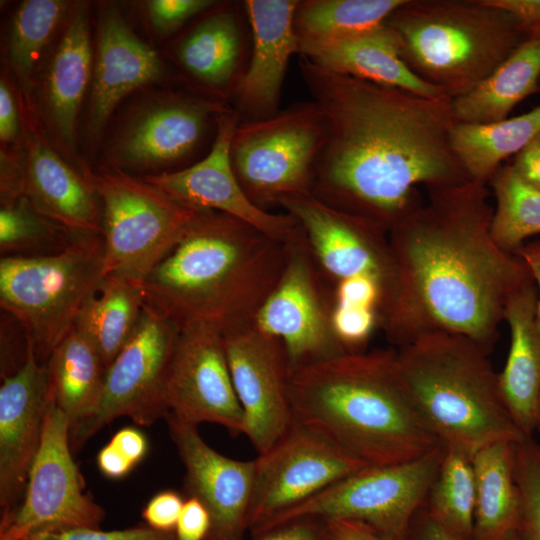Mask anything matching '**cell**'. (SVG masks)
I'll return each instance as SVG.
<instances>
[{
    "label": "cell",
    "mask_w": 540,
    "mask_h": 540,
    "mask_svg": "<svg viewBox=\"0 0 540 540\" xmlns=\"http://www.w3.org/2000/svg\"><path fill=\"white\" fill-rule=\"evenodd\" d=\"M299 68L327 124L310 192L323 203L389 232L424 203L419 185L471 180L451 148V99L337 74L304 57Z\"/></svg>",
    "instance_id": "6da1fadb"
},
{
    "label": "cell",
    "mask_w": 540,
    "mask_h": 540,
    "mask_svg": "<svg viewBox=\"0 0 540 540\" xmlns=\"http://www.w3.org/2000/svg\"><path fill=\"white\" fill-rule=\"evenodd\" d=\"M486 185L468 180L427 188L424 203L388 232L401 297L386 338L398 348L443 330L489 354L509 298L532 278L524 261L492 236Z\"/></svg>",
    "instance_id": "7a4b0ae2"
},
{
    "label": "cell",
    "mask_w": 540,
    "mask_h": 540,
    "mask_svg": "<svg viewBox=\"0 0 540 540\" xmlns=\"http://www.w3.org/2000/svg\"><path fill=\"white\" fill-rule=\"evenodd\" d=\"M286 244L225 213L198 210L143 280L145 303L179 330L204 325L222 334L252 323L276 285Z\"/></svg>",
    "instance_id": "3957f363"
},
{
    "label": "cell",
    "mask_w": 540,
    "mask_h": 540,
    "mask_svg": "<svg viewBox=\"0 0 540 540\" xmlns=\"http://www.w3.org/2000/svg\"><path fill=\"white\" fill-rule=\"evenodd\" d=\"M293 420L369 466L410 461L441 442L422 421L396 351L344 353L293 371Z\"/></svg>",
    "instance_id": "277c9868"
},
{
    "label": "cell",
    "mask_w": 540,
    "mask_h": 540,
    "mask_svg": "<svg viewBox=\"0 0 540 540\" xmlns=\"http://www.w3.org/2000/svg\"><path fill=\"white\" fill-rule=\"evenodd\" d=\"M396 356L422 421L446 447L472 458L492 443L526 438L504 406L488 354L473 340L428 331Z\"/></svg>",
    "instance_id": "5b68a950"
},
{
    "label": "cell",
    "mask_w": 540,
    "mask_h": 540,
    "mask_svg": "<svg viewBox=\"0 0 540 540\" xmlns=\"http://www.w3.org/2000/svg\"><path fill=\"white\" fill-rule=\"evenodd\" d=\"M385 23L409 69L450 99L471 91L526 40L514 17L487 0H405Z\"/></svg>",
    "instance_id": "8992f818"
},
{
    "label": "cell",
    "mask_w": 540,
    "mask_h": 540,
    "mask_svg": "<svg viewBox=\"0 0 540 540\" xmlns=\"http://www.w3.org/2000/svg\"><path fill=\"white\" fill-rule=\"evenodd\" d=\"M105 277L102 236H82L53 255L1 257L0 305L47 363Z\"/></svg>",
    "instance_id": "52a82bcc"
},
{
    "label": "cell",
    "mask_w": 540,
    "mask_h": 540,
    "mask_svg": "<svg viewBox=\"0 0 540 540\" xmlns=\"http://www.w3.org/2000/svg\"><path fill=\"white\" fill-rule=\"evenodd\" d=\"M327 124L312 100L258 121L239 122L231 140L234 173L247 196L268 211L285 197L311 192Z\"/></svg>",
    "instance_id": "ba28073f"
},
{
    "label": "cell",
    "mask_w": 540,
    "mask_h": 540,
    "mask_svg": "<svg viewBox=\"0 0 540 540\" xmlns=\"http://www.w3.org/2000/svg\"><path fill=\"white\" fill-rule=\"evenodd\" d=\"M103 203L105 275L142 284L181 238L198 210L186 207L143 178L115 167L85 173Z\"/></svg>",
    "instance_id": "9c48e42d"
},
{
    "label": "cell",
    "mask_w": 540,
    "mask_h": 540,
    "mask_svg": "<svg viewBox=\"0 0 540 540\" xmlns=\"http://www.w3.org/2000/svg\"><path fill=\"white\" fill-rule=\"evenodd\" d=\"M445 451L446 446L440 443L410 461L364 467L276 516L251 536L294 518L315 516L359 522L383 540H402L425 503Z\"/></svg>",
    "instance_id": "30bf717a"
},
{
    "label": "cell",
    "mask_w": 540,
    "mask_h": 540,
    "mask_svg": "<svg viewBox=\"0 0 540 540\" xmlns=\"http://www.w3.org/2000/svg\"><path fill=\"white\" fill-rule=\"evenodd\" d=\"M279 207L299 223L308 248L326 280L365 276L382 289L379 328L395 318L400 305V283L388 232L361 217L335 209L311 193L288 196Z\"/></svg>",
    "instance_id": "8fae6325"
},
{
    "label": "cell",
    "mask_w": 540,
    "mask_h": 540,
    "mask_svg": "<svg viewBox=\"0 0 540 540\" xmlns=\"http://www.w3.org/2000/svg\"><path fill=\"white\" fill-rule=\"evenodd\" d=\"M71 451L69 422L51 393L24 497L1 520L0 540L32 539L67 529L99 527L104 511L84 493Z\"/></svg>",
    "instance_id": "7c38bea8"
},
{
    "label": "cell",
    "mask_w": 540,
    "mask_h": 540,
    "mask_svg": "<svg viewBox=\"0 0 540 540\" xmlns=\"http://www.w3.org/2000/svg\"><path fill=\"white\" fill-rule=\"evenodd\" d=\"M324 280L301 230L286 243L281 275L253 320L282 343L291 373L346 353L332 328L334 290Z\"/></svg>",
    "instance_id": "4fadbf2b"
},
{
    "label": "cell",
    "mask_w": 540,
    "mask_h": 540,
    "mask_svg": "<svg viewBox=\"0 0 540 540\" xmlns=\"http://www.w3.org/2000/svg\"><path fill=\"white\" fill-rule=\"evenodd\" d=\"M178 334L171 321L145 303L135 331L106 369L96 410L70 432L72 451L118 417L144 426L165 417L163 388Z\"/></svg>",
    "instance_id": "5bb4252c"
},
{
    "label": "cell",
    "mask_w": 540,
    "mask_h": 540,
    "mask_svg": "<svg viewBox=\"0 0 540 540\" xmlns=\"http://www.w3.org/2000/svg\"><path fill=\"white\" fill-rule=\"evenodd\" d=\"M255 460L248 531L310 499L366 465L322 434L293 420Z\"/></svg>",
    "instance_id": "9a60e30c"
},
{
    "label": "cell",
    "mask_w": 540,
    "mask_h": 540,
    "mask_svg": "<svg viewBox=\"0 0 540 540\" xmlns=\"http://www.w3.org/2000/svg\"><path fill=\"white\" fill-rule=\"evenodd\" d=\"M163 405L166 414L183 422L196 426L215 423L232 436L244 434V413L220 331L204 325L179 330L165 378Z\"/></svg>",
    "instance_id": "2e32d148"
},
{
    "label": "cell",
    "mask_w": 540,
    "mask_h": 540,
    "mask_svg": "<svg viewBox=\"0 0 540 540\" xmlns=\"http://www.w3.org/2000/svg\"><path fill=\"white\" fill-rule=\"evenodd\" d=\"M233 386L244 413V435L258 454L293 422L290 366L282 343L249 323L223 333Z\"/></svg>",
    "instance_id": "e0dca14e"
},
{
    "label": "cell",
    "mask_w": 540,
    "mask_h": 540,
    "mask_svg": "<svg viewBox=\"0 0 540 540\" xmlns=\"http://www.w3.org/2000/svg\"><path fill=\"white\" fill-rule=\"evenodd\" d=\"M239 122L234 108H228L217 118L212 147L203 159L181 170L149 174L143 179L186 207L225 213L286 244L301 232L298 221L288 213H271L256 206L234 173L230 146Z\"/></svg>",
    "instance_id": "ac0fdd59"
},
{
    "label": "cell",
    "mask_w": 540,
    "mask_h": 540,
    "mask_svg": "<svg viewBox=\"0 0 540 540\" xmlns=\"http://www.w3.org/2000/svg\"><path fill=\"white\" fill-rule=\"evenodd\" d=\"M0 387L1 520L21 503L32 463L39 450L51 397L47 363L36 358L27 339L24 363L2 377Z\"/></svg>",
    "instance_id": "d6986e66"
},
{
    "label": "cell",
    "mask_w": 540,
    "mask_h": 540,
    "mask_svg": "<svg viewBox=\"0 0 540 540\" xmlns=\"http://www.w3.org/2000/svg\"><path fill=\"white\" fill-rule=\"evenodd\" d=\"M164 418L185 467V489L210 514L205 540H243L249 525L255 460L228 458L202 439L196 425L171 414Z\"/></svg>",
    "instance_id": "ffe728a7"
},
{
    "label": "cell",
    "mask_w": 540,
    "mask_h": 540,
    "mask_svg": "<svg viewBox=\"0 0 540 540\" xmlns=\"http://www.w3.org/2000/svg\"><path fill=\"white\" fill-rule=\"evenodd\" d=\"M298 0H246L251 51L232 99L240 122L276 115L289 60L299 53L294 30Z\"/></svg>",
    "instance_id": "44dd1931"
},
{
    "label": "cell",
    "mask_w": 540,
    "mask_h": 540,
    "mask_svg": "<svg viewBox=\"0 0 540 540\" xmlns=\"http://www.w3.org/2000/svg\"><path fill=\"white\" fill-rule=\"evenodd\" d=\"M229 107L227 102L200 95L171 94L128 125L115 147V158L138 168L179 162L198 148L210 122Z\"/></svg>",
    "instance_id": "7402d4cb"
},
{
    "label": "cell",
    "mask_w": 540,
    "mask_h": 540,
    "mask_svg": "<svg viewBox=\"0 0 540 540\" xmlns=\"http://www.w3.org/2000/svg\"><path fill=\"white\" fill-rule=\"evenodd\" d=\"M27 157L23 166V195L42 215L80 234L102 236L97 193L86 175L80 176L51 148L34 118L30 105Z\"/></svg>",
    "instance_id": "603a6c76"
},
{
    "label": "cell",
    "mask_w": 540,
    "mask_h": 540,
    "mask_svg": "<svg viewBox=\"0 0 540 540\" xmlns=\"http://www.w3.org/2000/svg\"><path fill=\"white\" fill-rule=\"evenodd\" d=\"M237 4H216L182 36L176 57L185 72L215 100L232 98L250 51Z\"/></svg>",
    "instance_id": "cb8c5ba5"
},
{
    "label": "cell",
    "mask_w": 540,
    "mask_h": 540,
    "mask_svg": "<svg viewBox=\"0 0 540 540\" xmlns=\"http://www.w3.org/2000/svg\"><path fill=\"white\" fill-rule=\"evenodd\" d=\"M162 74L156 52L140 40L115 11L101 17L89 117L92 136H100L108 118L123 97L155 81Z\"/></svg>",
    "instance_id": "d4e9b609"
},
{
    "label": "cell",
    "mask_w": 540,
    "mask_h": 540,
    "mask_svg": "<svg viewBox=\"0 0 540 540\" xmlns=\"http://www.w3.org/2000/svg\"><path fill=\"white\" fill-rule=\"evenodd\" d=\"M538 293L529 279L509 298L504 320L510 330V348L498 374L504 406L526 438L538 429L540 405V331L537 324Z\"/></svg>",
    "instance_id": "484cf974"
},
{
    "label": "cell",
    "mask_w": 540,
    "mask_h": 540,
    "mask_svg": "<svg viewBox=\"0 0 540 540\" xmlns=\"http://www.w3.org/2000/svg\"><path fill=\"white\" fill-rule=\"evenodd\" d=\"M299 54L337 74L423 97L448 98L443 90L423 81L409 69L401 57L399 38L386 23L344 39L303 46Z\"/></svg>",
    "instance_id": "4316f807"
},
{
    "label": "cell",
    "mask_w": 540,
    "mask_h": 540,
    "mask_svg": "<svg viewBox=\"0 0 540 540\" xmlns=\"http://www.w3.org/2000/svg\"><path fill=\"white\" fill-rule=\"evenodd\" d=\"M89 25L83 8L69 18L48 67L45 99L54 130L67 146L75 141L80 105L91 77Z\"/></svg>",
    "instance_id": "83f0119b"
},
{
    "label": "cell",
    "mask_w": 540,
    "mask_h": 540,
    "mask_svg": "<svg viewBox=\"0 0 540 540\" xmlns=\"http://www.w3.org/2000/svg\"><path fill=\"white\" fill-rule=\"evenodd\" d=\"M540 90V40L526 39L468 93L451 99L456 122L491 123L508 118L517 104Z\"/></svg>",
    "instance_id": "f1b7e54d"
},
{
    "label": "cell",
    "mask_w": 540,
    "mask_h": 540,
    "mask_svg": "<svg viewBox=\"0 0 540 540\" xmlns=\"http://www.w3.org/2000/svg\"><path fill=\"white\" fill-rule=\"evenodd\" d=\"M516 442H496L472 457L475 476L473 540H512L520 512L514 472Z\"/></svg>",
    "instance_id": "f546056e"
},
{
    "label": "cell",
    "mask_w": 540,
    "mask_h": 540,
    "mask_svg": "<svg viewBox=\"0 0 540 540\" xmlns=\"http://www.w3.org/2000/svg\"><path fill=\"white\" fill-rule=\"evenodd\" d=\"M47 367L51 393L72 432L96 410L106 367L91 341L75 326L55 347Z\"/></svg>",
    "instance_id": "4dcf8cb0"
},
{
    "label": "cell",
    "mask_w": 540,
    "mask_h": 540,
    "mask_svg": "<svg viewBox=\"0 0 540 540\" xmlns=\"http://www.w3.org/2000/svg\"><path fill=\"white\" fill-rule=\"evenodd\" d=\"M540 132V106L491 123L456 122L451 148L471 180L487 184L509 156L519 153Z\"/></svg>",
    "instance_id": "1f68e13d"
},
{
    "label": "cell",
    "mask_w": 540,
    "mask_h": 540,
    "mask_svg": "<svg viewBox=\"0 0 540 540\" xmlns=\"http://www.w3.org/2000/svg\"><path fill=\"white\" fill-rule=\"evenodd\" d=\"M144 305L141 284L107 275L78 314L74 326L97 349L106 369L135 331Z\"/></svg>",
    "instance_id": "d6a6232c"
},
{
    "label": "cell",
    "mask_w": 540,
    "mask_h": 540,
    "mask_svg": "<svg viewBox=\"0 0 540 540\" xmlns=\"http://www.w3.org/2000/svg\"><path fill=\"white\" fill-rule=\"evenodd\" d=\"M404 1L298 0L293 23L299 50L380 27Z\"/></svg>",
    "instance_id": "836d02e7"
},
{
    "label": "cell",
    "mask_w": 540,
    "mask_h": 540,
    "mask_svg": "<svg viewBox=\"0 0 540 540\" xmlns=\"http://www.w3.org/2000/svg\"><path fill=\"white\" fill-rule=\"evenodd\" d=\"M424 507L451 540H473L475 476L470 456L446 447Z\"/></svg>",
    "instance_id": "e575fe53"
},
{
    "label": "cell",
    "mask_w": 540,
    "mask_h": 540,
    "mask_svg": "<svg viewBox=\"0 0 540 540\" xmlns=\"http://www.w3.org/2000/svg\"><path fill=\"white\" fill-rule=\"evenodd\" d=\"M496 200L491 233L505 251L516 254L525 240L540 234V190L523 181L511 165L488 181Z\"/></svg>",
    "instance_id": "d590c367"
},
{
    "label": "cell",
    "mask_w": 540,
    "mask_h": 540,
    "mask_svg": "<svg viewBox=\"0 0 540 540\" xmlns=\"http://www.w3.org/2000/svg\"><path fill=\"white\" fill-rule=\"evenodd\" d=\"M39 213L22 196L1 205L0 252L2 257H37L60 253L80 237ZM93 236V235H92Z\"/></svg>",
    "instance_id": "8d00e7d4"
},
{
    "label": "cell",
    "mask_w": 540,
    "mask_h": 540,
    "mask_svg": "<svg viewBox=\"0 0 540 540\" xmlns=\"http://www.w3.org/2000/svg\"><path fill=\"white\" fill-rule=\"evenodd\" d=\"M67 7L66 2L58 0H27L14 13L8 55L24 93L28 95L35 63L64 19Z\"/></svg>",
    "instance_id": "74e56055"
},
{
    "label": "cell",
    "mask_w": 540,
    "mask_h": 540,
    "mask_svg": "<svg viewBox=\"0 0 540 540\" xmlns=\"http://www.w3.org/2000/svg\"><path fill=\"white\" fill-rule=\"evenodd\" d=\"M520 512L512 540H540V452L534 438L515 443Z\"/></svg>",
    "instance_id": "f35d334b"
},
{
    "label": "cell",
    "mask_w": 540,
    "mask_h": 540,
    "mask_svg": "<svg viewBox=\"0 0 540 540\" xmlns=\"http://www.w3.org/2000/svg\"><path fill=\"white\" fill-rule=\"evenodd\" d=\"M334 334L346 353H362L375 328L379 327L375 309L334 304L332 316Z\"/></svg>",
    "instance_id": "ab89813d"
},
{
    "label": "cell",
    "mask_w": 540,
    "mask_h": 540,
    "mask_svg": "<svg viewBox=\"0 0 540 540\" xmlns=\"http://www.w3.org/2000/svg\"><path fill=\"white\" fill-rule=\"evenodd\" d=\"M216 3L211 0H153L147 2V10L154 28L169 34Z\"/></svg>",
    "instance_id": "60d3db41"
},
{
    "label": "cell",
    "mask_w": 540,
    "mask_h": 540,
    "mask_svg": "<svg viewBox=\"0 0 540 540\" xmlns=\"http://www.w3.org/2000/svg\"><path fill=\"white\" fill-rule=\"evenodd\" d=\"M28 540H176V536L175 532H161L142 526L113 531H102L98 528H73Z\"/></svg>",
    "instance_id": "b9f144b4"
},
{
    "label": "cell",
    "mask_w": 540,
    "mask_h": 540,
    "mask_svg": "<svg viewBox=\"0 0 540 540\" xmlns=\"http://www.w3.org/2000/svg\"><path fill=\"white\" fill-rule=\"evenodd\" d=\"M334 300L336 304L372 308L379 314L382 289L380 284L370 277H351L334 285Z\"/></svg>",
    "instance_id": "7bdbcfd3"
},
{
    "label": "cell",
    "mask_w": 540,
    "mask_h": 540,
    "mask_svg": "<svg viewBox=\"0 0 540 540\" xmlns=\"http://www.w3.org/2000/svg\"><path fill=\"white\" fill-rule=\"evenodd\" d=\"M252 540H331L328 523L315 516L286 521Z\"/></svg>",
    "instance_id": "ee69618b"
},
{
    "label": "cell",
    "mask_w": 540,
    "mask_h": 540,
    "mask_svg": "<svg viewBox=\"0 0 540 540\" xmlns=\"http://www.w3.org/2000/svg\"><path fill=\"white\" fill-rule=\"evenodd\" d=\"M185 500L175 491L157 493L147 503L142 517L148 527L161 532H175Z\"/></svg>",
    "instance_id": "f6af8a7d"
},
{
    "label": "cell",
    "mask_w": 540,
    "mask_h": 540,
    "mask_svg": "<svg viewBox=\"0 0 540 540\" xmlns=\"http://www.w3.org/2000/svg\"><path fill=\"white\" fill-rule=\"evenodd\" d=\"M210 524L207 508L197 498L190 496L184 502L175 528L176 540H205Z\"/></svg>",
    "instance_id": "bcb514c9"
},
{
    "label": "cell",
    "mask_w": 540,
    "mask_h": 540,
    "mask_svg": "<svg viewBox=\"0 0 540 540\" xmlns=\"http://www.w3.org/2000/svg\"><path fill=\"white\" fill-rule=\"evenodd\" d=\"M510 13L526 39L540 40V0H487Z\"/></svg>",
    "instance_id": "7dc6e473"
},
{
    "label": "cell",
    "mask_w": 540,
    "mask_h": 540,
    "mask_svg": "<svg viewBox=\"0 0 540 540\" xmlns=\"http://www.w3.org/2000/svg\"><path fill=\"white\" fill-rule=\"evenodd\" d=\"M511 166L523 181L540 190V132L515 155Z\"/></svg>",
    "instance_id": "c3c4849f"
},
{
    "label": "cell",
    "mask_w": 540,
    "mask_h": 540,
    "mask_svg": "<svg viewBox=\"0 0 540 540\" xmlns=\"http://www.w3.org/2000/svg\"><path fill=\"white\" fill-rule=\"evenodd\" d=\"M19 120L13 94L4 77L0 81V139L2 143L15 141Z\"/></svg>",
    "instance_id": "681fc988"
},
{
    "label": "cell",
    "mask_w": 540,
    "mask_h": 540,
    "mask_svg": "<svg viewBox=\"0 0 540 540\" xmlns=\"http://www.w3.org/2000/svg\"><path fill=\"white\" fill-rule=\"evenodd\" d=\"M110 443L134 465L138 464L144 458L148 450V442L145 435L133 427L120 429L114 434Z\"/></svg>",
    "instance_id": "f907efd6"
},
{
    "label": "cell",
    "mask_w": 540,
    "mask_h": 540,
    "mask_svg": "<svg viewBox=\"0 0 540 540\" xmlns=\"http://www.w3.org/2000/svg\"><path fill=\"white\" fill-rule=\"evenodd\" d=\"M402 540H451V538L432 519L423 505L415 514Z\"/></svg>",
    "instance_id": "816d5d0a"
},
{
    "label": "cell",
    "mask_w": 540,
    "mask_h": 540,
    "mask_svg": "<svg viewBox=\"0 0 540 540\" xmlns=\"http://www.w3.org/2000/svg\"><path fill=\"white\" fill-rule=\"evenodd\" d=\"M97 464L101 473L111 479L126 476L135 466L110 442L98 453Z\"/></svg>",
    "instance_id": "f5cc1de1"
},
{
    "label": "cell",
    "mask_w": 540,
    "mask_h": 540,
    "mask_svg": "<svg viewBox=\"0 0 540 540\" xmlns=\"http://www.w3.org/2000/svg\"><path fill=\"white\" fill-rule=\"evenodd\" d=\"M331 540H383L362 523L349 520H326Z\"/></svg>",
    "instance_id": "db71d44e"
},
{
    "label": "cell",
    "mask_w": 540,
    "mask_h": 540,
    "mask_svg": "<svg viewBox=\"0 0 540 540\" xmlns=\"http://www.w3.org/2000/svg\"><path fill=\"white\" fill-rule=\"evenodd\" d=\"M526 264L538 293L537 324L540 331V239L524 243L516 252Z\"/></svg>",
    "instance_id": "11a10c76"
},
{
    "label": "cell",
    "mask_w": 540,
    "mask_h": 540,
    "mask_svg": "<svg viewBox=\"0 0 540 540\" xmlns=\"http://www.w3.org/2000/svg\"><path fill=\"white\" fill-rule=\"evenodd\" d=\"M535 436H537V439H536V438H534V439H535L537 448H538V450H539V452H540V430L536 433Z\"/></svg>",
    "instance_id": "9f6ffc18"
},
{
    "label": "cell",
    "mask_w": 540,
    "mask_h": 540,
    "mask_svg": "<svg viewBox=\"0 0 540 540\" xmlns=\"http://www.w3.org/2000/svg\"><path fill=\"white\" fill-rule=\"evenodd\" d=\"M540 430V405H539V421H538V429H537V432ZM536 432V433H537Z\"/></svg>",
    "instance_id": "6f0895ef"
},
{
    "label": "cell",
    "mask_w": 540,
    "mask_h": 540,
    "mask_svg": "<svg viewBox=\"0 0 540 540\" xmlns=\"http://www.w3.org/2000/svg\"><path fill=\"white\" fill-rule=\"evenodd\" d=\"M23 540H28V539H23Z\"/></svg>",
    "instance_id": "680465c9"
}]
</instances>
